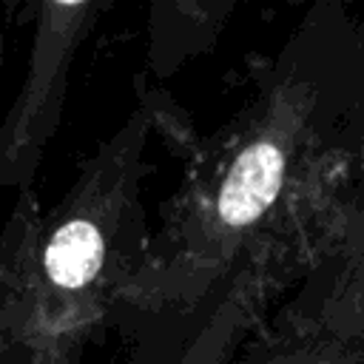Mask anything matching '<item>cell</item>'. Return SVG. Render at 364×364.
I'll use <instances>...</instances> for the list:
<instances>
[{
    "mask_svg": "<svg viewBox=\"0 0 364 364\" xmlns=\"http://www.w3.org/2000/svg\"><path fill=\"white\" fill-rule=\"evenodd\" d=\"M284 162V151L273 139H259L247 145L228 171V179L222 182L216 199L222 222L230 228H245L256 222L279 196Z\"/></svg>",
    "mask_w": 364,
    "mask_h": 364,
    "instance_id": "1",
    "label": "cell"
},
{
    "mask_svg": "<svg viewBox=\"0 0 364 364\" xmlns=\"http://www.w3.org/2000/svg\"><path fill=\"white\" fill-rule=\"evenodd\" d=\"M102 236L94 222L71 219L65 222L46 247V273L57 287L77 290L88 284L102 264Z\"/></svg>",
    "mask_w": 364,
    "mask_h": 364,
    "instance_id": "2",
    "label": "cell"
}]
</instances>
